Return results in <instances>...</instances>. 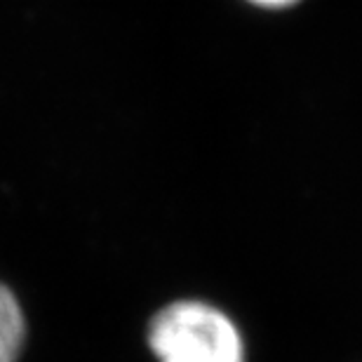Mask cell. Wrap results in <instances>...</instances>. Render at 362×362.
Wrapping results in <instances>:
<instances>
[{
    "label": "cell",
    "mask_w": 362,
    "mask_h": 362,
    "mask_svg": "<svg viewBox=\"0 0 362 362\" xmlns=\"http://www.w3.org/2000/svg\"><path fill=\"white\" fill-rule=\"evenodd\" d=\"M26 344L24 308L5 282H0V362H19Z\"/></svg>",
    "instance_id": "cell-2"
},
{
    "label": "cell",
    "mask_w": 362,
    "mask_h": 362,
    "mask_svg": "<svg viewBox=\"0 0 362 362\" xmlns=\"http://www.w3.org/2000/svg\"><path fill=\"white\" fill-rule=\"evenodd\" d=\"M146 341L158 362H245L240 327L202 299H177L158 310Z\"/></svg>",
    "instance_id": "cell-1"
},
{
    "label": "cell",
    "mask_w": 362,
    "mask_h": 362,
    "mask_svg": "<svg viewBox=\"0 0 362 362\" xmlns=\"http://www.w3.org/2000/svg\"><path fill=\"white\" fill-rule=\"evenodd\" d=\"M247 3L264 7V10H285V7H292L299 0H247Z\"/></svg>",
    "instance_id": "cell-3"
}]
</instances>
